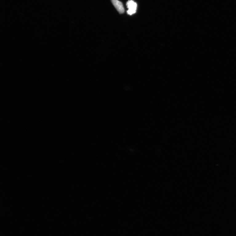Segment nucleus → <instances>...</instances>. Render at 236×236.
<instances>
[{"mask_svg": "<svg viewBox=\"0 0 236 236\" xmlns=\"http://www.w3.org/2000/svg\"><path fill=\"white\" fill-rule=\"evenodd\" d=\"M111 2L120 14H123L125 10L122 2L118 0H111Z\"/></svg>", "mask_w": 236, "mask_h": 236, "instance_id": "f03ea898", "label": "nucleus"}, {"mask_svg": "<svg viewBox=\"0 0 236 236\" xmlns=\"http://www.w3.org/2000/svg\"><path fill=\"white\" fill-rule=\"evenodd\" d=\"M126 6L128 9L127 13L130 15H132L136 12L137 4L136 2L132 0H129L127 2Z\"/></svg>", "mask_w": 236, "mask_h": 236, "instance_id": "f257e3e1", "label": "nucleus"}]
</instances>
